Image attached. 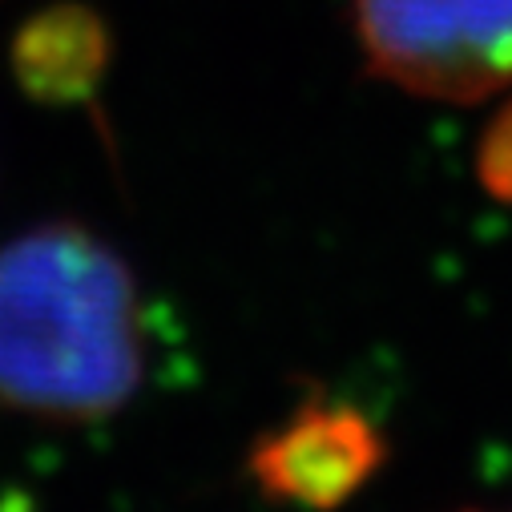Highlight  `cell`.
Instances as JSON below:
<instances>
[{
    "label": "cell",
    "mask_w": 512,
    "mask_h": 512,
    "mask_svg": "<svg viewBox=\"0 0 512 512\" xmlns=\"http://www.w3.org/2000/svg\"><path fill=\"white\" fill-rule=\"evenodd\" d=\"M142 371L138 283L109 242L45 222L0 246V404L101 420L134 400Z\"/></svg>",
    "instance_id": "cell-1"
},
{
    "label": "cell",
    "mask_w": 512,
    "mask_h": 512,
    "mask_svg": "<svg viewBox=\"0 0 512 512\" xmlns=\"http://www.w3.org/2000/svg\"><path fill=\"white\" fill-rule=\"evenodd\" d=\"M367 69L412 97L484 105L512 93V0H355Z\"/></svg>",
    "instance_id": "cell-2"
},
{
    "label": "cell",
    "mask_w": 512,
    "mask_h": 512,
    "mask_svg": "<svg viewBox=\"0 0 512 512\" xmlns=\"http://www.w3.org/2000/svg\"><path fill=\"white\" fill-rule=\"evenodd\" d=\"M476 174H480V186L492 198L512 202V101L492 117V125L480 138Z\"/></svg>",
    "instance_id": "cell-5"
},
{
    "label": "cell",
    "mask_w": 512,
    "mask_h": 512,
    "mask_svg": "<svg viewBox=\"0 0 512 512\" xmlns=\"http://www.w3.org/2000/svg\"><path fill=\"white\" fill-rule=\"evenodd\" d=\"M383 464V436L359 408L303 404L283 428L259 440L250 452V472L259 488L299 508L347 504Z\"/></svg>",
    "instance_id": "cell-3"
},
{
    "label": "cell",
    "mask_w": 512,
    "mask_h": 512,
    "mask_svg": "<svg viewBox=\"0 0 512 512\" xmlns=\"http://www.w3.org/2000/svg\"><path fill=\"white\" fill-rule=\"evenodd\" d=\"M101 65V25L81 9H53L37 17V25H29L17 41V73L37 97L73 101L93 89Z\"/></svg>",
    "instance_id": "cell-4"
}]
</instances>
